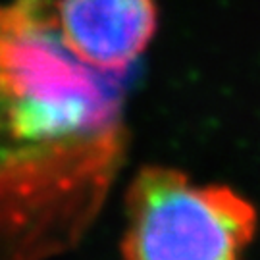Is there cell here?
Masks as SVG:
<instances>
[{
  "label": "cell",
  "instance_id": "6da1fadb",
  "mask_svg": "<svg viewBox=\"0 0 260 260\" xmlns=\"http://www.w3.org/2000/svg\"><path fill=\"white\" fill-rule=\"evenodd\" d=\"M131 77L68 50L54 0H0V260H50L89 232L125 158Z\"/></svg>",
  "mask_w": 260,
  "mask_h": 260
},
{
  "label": "cell",
  "instance_id": "7a4b0ae2",
  "mask_svg": "<svg viewBox=\"0 0 260 260\" xmlns=\"http://www.w3.org/2000/svg\"><path fill=\"white\" fill-rule=\"evenodd\" d=\"M256 208L228 185H199L176 168L145 166L125 191L123 260H245Z\"/></svg>",
  "mask_w": 260,
  "mask_h": 260
},
{
  "label": "cell",
  "instance_id": "3957f363",
  "mask_svg": "<svg viewBox=\"0 0 260 260\" xmlns=\"http://www.w3.org/2000/svg\"><path fill=\"white\" fill-rule=\"evenodd\" d=\"M68 50L104 75H127L156 33L154 0H54Z\"/></svg>",
  "mask_w": 260,
  "mask_h": 260
}]
</instances>
